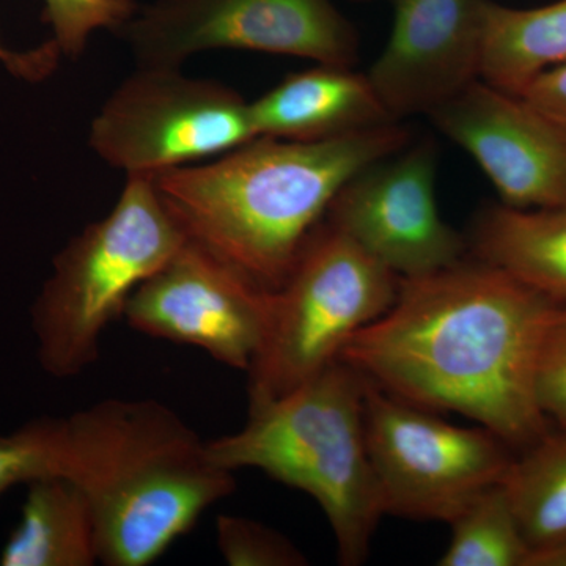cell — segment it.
I'll return each mask as SVG.
<instances>
[{
	"mask_svg": "<svg viewBox=\"0 0 566 566\" xmlns=\"http://www.w3.org/2000/svg\"><path fill=\"white\" fill-rule=\"evenodd\" d=\"M556 307L505 271L463 260L400 279L394 304L340 360L394 397L469 417L524 450L551 428L536 368Z\"/></svg>",
	"mask_w": 566,
	"mask_h": 566,
	"instance_id": "obj_1",
	"label": "cell"
},
{
	"mask_svg": "<svg viewBox=\"0 0 566 566\" xmlns=\"http://www.w3.org/2000/svg\"><path fill=\"white\" fill-rule=\"evenodd\" d=\"M409 140L397 122L327 140L260 136L151 177L188 240L277 290L346 182Z\"/></svg>",
	"mask_w": 566,
	"mask_h": 566,
	"instance_id": "obj_2",
	"label": "cell"
},
{
	"mask_svg": "<svg viewBox=\"0 0 566 566\" xmlns=\"http://www.w3.org/2000/svg\"><path fill=\"white\" fill-rule=\"evenodd\" d=\"M59 475L87 497L99 562L145 566L237 488L208 442L156 400H104L62 417Z\"/></svg>",
	"mask_w": 566,
	"mask_h": 566,
	"instance_id": "obj_3",
	"label": "cell"
},
{
	"mask_svg": "<svg viewBox=\"0 0 566 566\" xmlns=\"http://www.w3.org/2000/svg\"><path fill=\"white\" fill-rule=\"evenodd\" d=\"M365 378L338 360L289 394L249 406L248 423L208 442L214 463L252 468L322 506L338 562L363 565L385 516L365 436Z\"/></svg>",
	"mask_w": 566,
	"mask_h": 566,
	"instance_id": "obj_4",
	"label": "cell"
},
{
	"mask_svg": "<svg viewBox=\"0 0 566 566\" xmlns=\"http://www.w3.org/2000/svg\"><path fill=\"white\" fill-rule=\"evenodd\" d=\"M151 175H126L117 203L54 259L31 308L44 374L65 379L96 363L106 327L123 316L137 286L186 243Z\"/></svg>",
	"mask_w": 566,
	"mask_h": 566,
	"instance_id": "obj_5",
	"label": "cell"
},
{
	"mask_svg": "<svg viewBox=\"0 0 566 566\" xmlns=\"http://www.w3.org/2000/svg\"><path fill=\"white\" fill-rule=\"evenodd\" d=\"M400 277L329 223L308 238L274 290L262 348L249 368V406L275 400L338 363L354 335L386 314Z\"/></svg>",
	"mask_w": 566,
	"mask_h": 566,
	"instance_id": "obj_6",
	"label": "cell"
},
{
	"mask_svg": "<svg viewBox=\"0 0 566 566\" xmlns=\"http://www.w3.org/2000/svg\"><path fill=\"white\" fill-rule=\"evenodd\" d=\"M365 436L385 515L452 523L504 482L510 446L486 428L458 427L365 378Z\"/></svg>",
	"mask_w": 566,
	"mask_h": 566,
	"instance_id": "obj_7",
	"label": "cell"
},
{
	"mask_svg": "<svg viewBox=\"0 0 566 566\" xmlns=\"http://www.w3.org/2000/svg\"><path fill=\"white\" fill-rule=\"evenodd\" d=\"M251 103L180 66L140 65L93 118L92 150L126 175H155L218 158L256 139Z\"/></svg>",
	"mask_w": 566,
	"mask_h": 566,
	"instance_id": "obj_8",
	"label": "cell"
},
{
	"mask_svg": "<svg viewBox=\"0 0 566 566\" xmlns=\"http://www.w3.org/2000/svg\"><path fill=\"white\" fill-rule=\"evenodd\" d=\"M140 65L241 50L353 66L359 40L333 0H156L118 31Z\"/></svg>",
	"mask_w": 566,
	"mask_h": 566,
	"instance_id": "obj_9",
	"label": "cell"
},
{
	"mask_svg": "<svg viewBox=\"0 0 566 566\" xmlns=\"http://www.w3.org/2000/svg\"><path fill=\"white\" fill-rule=\"evenodd\" d=\"M273 303L274 290L186 240L137 286L123 316L142 334L196 346L218 363L248 371L266 338Z\"/></svg>",
	"mask_w": 566,
	"mask_h": 566,
	"instance_id": "obj_10",
	"label": "cell"
},
{
	"mask_svg": "<svg viewBox=\"0 0 566 566\" xmlns=\"http://www.w3.org/2000/svg\"><path fill=\"white\" fill-rule=\"evenodd\" d=\"M436 167L433 140L409 142L354 175L335 196L326 222L400 279L463 262L468 240L439 212Z\"/></svg>",
	"mask_w": 566,
	"mask_h": 566,
	"instance_id": "obj_11",
	"label": "cell"
},
{
	"mask_svg": "<svg viewBox=\"0 0 566 566\" xmlns=\"http://www.w3.org/2000/svg\"><path fill=\"white\" fill-rule=\"evenodd\" d=\"M493 182L506 207H566V125L479 80L428 115Z\"/></svg>",
	"mask_w": 566,
	"mask_h": 566,
	"instance_id": "obj_12",
	"label": "cell"
},
{
	"mask_svg": "<svg viewBox=\"0 0 566 566\" xmlns=\"http://www.w3.org/2000/svg\"><path fill=\"white\" fill-rule=\"evenodd\" d=\"M486 0H394L392 31L367 74L394 120L430 115L480 80Z\"/></svg>",
	"mask_w": 566,
	"mask_h": 566,
	"instance_id": "obj_13",
	"label": "cell"
},
{
	"mask_svg": "<svg viewBox=\"0 0 566 566\" xmlns=\"http://www.w3.org/2000/svg\"><path fill=\"white\" fill-rule=\"evenodd\" d=\"M256 134L316 142L395 123L368 76L352 66L323 65L289 74L251 103Z\"/></svg>",
	"mask_w": 566,
	"mask_h": 566,
	"instance_id": "obj_14",
	"label": "cell"
},
{
	"mask_svg": "<svg viewBox=\"0 0 566 566\" xmlns=\"http://www.w3.org/2000/svg\"><path fill=\"white\" fill-rule=\"evenodd\" d=\"M468 244L480 262L505 271L551 303L566 305V207L486 208Z\"/></svg>",
	"mask_w": 566,
	"mask_h": 566,
	"instance_id": "obj_15",
	"label": "cell"
},
{
	"mask_svg": "<svg viewBox=\"0 0 566 566\" xmlns=\"http://www.w3.org/2000/svg\"><path fill=\"white\" fill-rule=\"evenodd\" d=\"M99 562L95 516L69 476L28 483L21 520L0 551L2 566H92Z\"/></svg>",
	"mask_w": 566,
	"mask_h": 566,
	"instance_id": "obj_16",
	"label": "cell"
},
{
	"mask_svg": "<svg viewBox=\"0 0 566 566\" xmlns=\"http://www.w3.org/2000/svg\"><path fill=\"white\" fill-rule=\"evenodd\" d=\"M566 63V0L536 9L483 7L480 80L521 96L546 71Z\"/></svg>",
	"mask_w": 566,
	"mask_h": 566,
	"instance_id": "obj_17",
	"label": "cell"
},
{
	"mask_svg": "<svg viewBox=\"0 0 566 566\" xmlns=\"http://www.w3.org/2000/svg\"><path fill=\"white\" fill-rule=\"evenodd\" d=\"M504 485L532 556L566 545V423L513 458Z\"/></svg>",
	"mask_w": 566,
	"mask_h": 566,
	"instance_id": "obj_18",
	"label": "cell"
},
{
	"mask_svg": "<svg viewBox=\"0 0 566 566\" xmlns=\"http://www.w3.org/2000/svg\"><path fill=\"white\" fill-rule=\"evenodd\" d=\"M452 536L439 566H528L532 547L504 482L476 495L450 523Z\"/></svg>",
	"mask_w": 566,
	"mask_h": 566,
	"instance_id": "obj_19",
	"label": "cell"
},
{
	"mask_svg": "<svg viewBox=\"0 0 566 566\" xmlns=\"http://www.w3.org/2000/svg\"><path fill=\"white\" fill-rule=\"evenodd\" d=\"M137 10L136 0H44L43 21L51 25L59 52L76 59L93 33L120 31Z\"/></svg>",
	"mask_w": 566,
	"mask_h": 566,
	"instance_id": "obj_20",
	"label": "cell"
},
{
	"mask_svg": "<svg viewBox=\"0 0 566 566\" xmlns=\"http://www.w3.org/2000/svg\"><path fill=\"white\" fill-rule=\"evenodd\" d=\"M59 423L55 417H40L0 434V497L11 488L59 475Z\"/></svg>",
	"mask_w": 566,
	"mask_h": 566,
	"instance_id": "obj_21",
	"label": "cell"
},
{
	"mask_svg": "<svg viewBox=\"0 0 566 566\" xmlns=\"http://www.w3.org/2000/svg\"><path fill=\"white\" fill-rule=\"evenodd\" d=\"M218 545L223 560L232 566H303L307 557L286 536L248 520L218 517Z\"/></svg>",
	"mask_w": 566,
	"mask_h": 566,
	"instance_id": "obj_22",
	"label": "cell"
},
{
	"mask_svg": "<svg viewBox=\"0 0 566 566\" xmlns=\"http://www.w3.org/2000/svg\"><path fill=\"white\" fill-rule=\"evenodd\" d=\"M536 398L547 419L566 423V305H557L547 324L536 368Z\"/></svg>",
	"mask_w": 566,
	"mask_h": 566,
	"instance_id": "obj_23",
	"label": "cell"
},
{
	"mask_svg": "<svg viewBox=\"0 0 566 566\" xmlns=\"http://www.w3.org/2000/svg\"><path fill=\"white\" fill-rule=\"evenodd\" d=\"M521 96L536 109L566 125V63L539 74Z\"/></svg>",
	"mask_w": 566,
	"mask_h": 566,
	"instance_id": "obj_24",
	"label": "cell"
},
{
	"mask_svg": "<svg viewBox=\"0 0 566 566\" xmlns=\"http://www.w3.org/2000/svg\"><path fill=\"white\" fill-rule=\"evenodd\" d=\"M55 54H61V52L54 43L46 44L33 54L25 55L11 54L0 46V61L6 62L11 70L20 71L24 76L35 77L48 73L50 66L54 65Z\"/></svg>",
	"mask_w": 566,
	"mask_h": 566,
	"instance_id": "obj_25",
	"label": "cell"
},
{
	"mask_svg": "<svg viewBox=\"0 0 566 566\" xmlns=\"http://www.w3.org/2000/svg\"><path fill=\"white\" fill-rule=\"evenodd\" d=\"M528 566H566V545L534 554Z\"/></svg>",
	"mask_w": 566,
	"mask_h": 566,
	"instance_id": "obj_26",
	"label": "cell"
}]
</instances>
